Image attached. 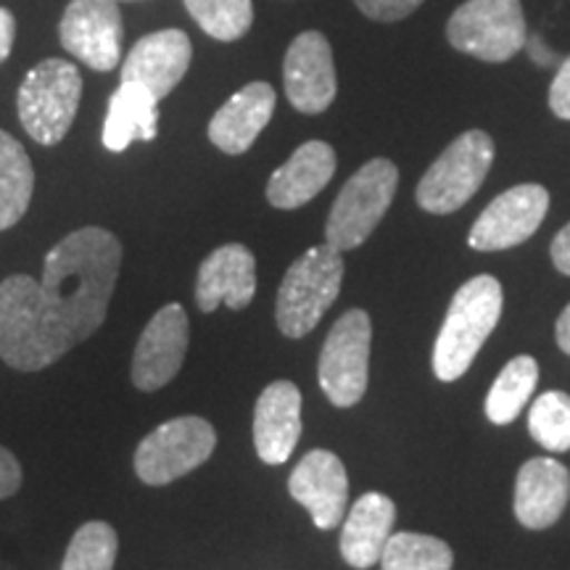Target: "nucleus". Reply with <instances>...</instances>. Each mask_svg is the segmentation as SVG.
<instances>
[{
  "label": "nucleus",
  "instance_id": "30",
  "mask_svg": "<svg viewBox=\"0 0 570 570\" xmlns=\"http://www.w3.org/2000/svg\"><path fill=\"white\" fill-rule=\"evenodd\" d=\"M550 109L554 117L570 122V56L560 63L558 75H554L550 85Z\"/></svg>",
  "mask_w": 570,
  "mask_h": 570
},
{
  "label": "nucleus",
  "instance_id": "8",
  "mask_svg": "<svg viewBox=\"0 0 570 570\" xmlns=\"http://www.w3.org/2000/svg\"><path fill=\"white\" fill-rule=\"evenodd\" d=\"M217 446L209 420L185 415L154 428L135 449V475L146 487H167L202 468Z\"/></svg>",
  "mask_w": 570,
  "mask_h": 570
},
{
  "label": "nucleus",
  "instance_id": "14",
  "mask_svg": "<svg viewBox=\"0 0 570 570\" xmlns=\"http://www.w3.org/2000/svg\"><path fill=\"white\" fill-rule=\"evenodd\" d=\"M288 491L309 512L320 531L338 529L348 508V475L344 462L327 449L306 452L288 479Z\"/></svg>",
  "mask_w": 570,
  "mask_h": 570
},
{
  "label": "nucleus",
  "instance_id": "6",
  "mask_svg": "<svg viewBox=\"0 0 570 570\" xmlns=\"http://www.w3.org/2000/svg\"><path fill=\"white\" fill-rule=\"evenodd\" d=\"M494 161V140L483 130H468L444 148L417 183L415 198L428 214H454L479 194Z\"/></svg>",
  "mask_w": 570,
  "mask_h": 570
},
{
  "label": "nucleus",
  "instance_id": "29",
  "mask_svg": "<svg viewBox=\"0 0 570 570\" xmlns=\"http://www.w3.org/2000/svg\"><path fill=\"white\" fill-rule=\"evenodd\" d=\"M354 3L367 19L389 24V21H402L410 13H415L423 6V0H354Z\"/></svg>",
  "mask_w": 570,
  "mask_h": 570
},
{
  "label": "nucleus",
  "instance_id": "4",
  "mask_svg": "<svg viewBox=\"0 0 570 570\" xmlns=\"http://www.w3.org/2000/svg\"><path fill=\"white\" fill-rule=\"evenodd\" d=\"M80 101V69L61 59L40 61L19 85L17 111L21 127L40 146H59L75 125Z\"/></svg>",
  "mask_w": 570,
  "mask_h": 570
},
{
  "label": "nucleus",
  "instance_id": "31",
  "mask_svg": "<svg viewBox=\"0 0 570 570\" xmlns=\"http://www.w3.org/2000/svg\"><path fill=\"white\" fill-rule=\"evenodd\" d=\"M21 481H24V475H21L19 460L13 458L9 449L0 446V502L17 494L21 489Z\"/></svg>",
  "mask_w": 570,
  "mask_h": 570
},
{
  "label": "nucleus",
  "instance_id": "11",
  "mask_svg": "<svg viewBox=\"0 0 570 570\" xmlns=\"http://www.w3.org/2000/svg\"><path fill=\"white\" fill-rule=\"evenodd\" d=\"M550 212V194L537 183H523L499 194L470 227L468 244L475 252H504L529 240Z\"/></svg>",
  "mask_w": 570,
  "mask_h": 570
},
{
  "label": "nucleus",
  "instance_id": "33",
  "mask_svg": "<svg viewBox=\"0 0 570 570\" xmlns=\"http://www.w3.org/2000/svg\"><path fill=\"white\" fill-rule=\"evenodd\" d=\"M552 262L562 275H570V223L554 235L552 240Z\"/></svg>",
  "mask_w": 570,
  "mask_h": 570
},
{
  "label": "nucleus",
  "instance_id": "1",
  "mask_svg": "<svg viewBox=\"0 0 570 570\" xmlns=\"http://www.w3.org/2000/svg\"><path fill=\"white\" fill-rule=\"evenodd\" d=\"M122 267V244L104 227L61 238L42 281L11 275L0 283V360L19 373L51 367L104 325Z\"/></svg>",
  "mask_w": 570,
  "mask_h": 570
},
{
  "label": "nucleus",
  "instance_id": "2",
  "mask_svg": "<svg viewBox=\"0 0 570 570\" xmlns=\"http://www.w3.org/2000/svg\"><path fill=\"white\" fill-rule=\"evenodd\" d=\"M499 317H502V285L497 277L479 275L460 285L433 346V373L439 381L452 383L468 373Z\"/></svg>",
  "mask_w": 570,
  "mask_h": 570
},
{
  "label": "nucleus",
  "instance_id": "5",
  "mask_svg": "<svg viewBox=\"0 0 570 570\" xmlns=\"http://www.w3.org/2000/svg\"><path fill=\"white\" fill-rule=\"evenodd\" d=\"M399 188V169L389 159H373L348 177L325 225V244L336 252H352L373 235L386 217Z\"/></svg>",
  "mask_w": 570,
  "mask_h": 570
},
{
  "label": "nucleus",
  "instance_id": "20",
  "mask_svg": "<svg viewBox=\"0 0 570 570\" xmlns=\"http://www.w3.org/2000/svg\"><path fill=\"white\" fill-rule=\"evenodd\" d=\"M333 175H336V151L325 140L304 142L269 177L267 202L275 209H298L309 204L333 180Z\"/></svg>",
  "mask_w": 570,
  "mask_h": 570
},
{
  "label": "nucleus",
  "instance_id": "3",
  "mask_svg": "<svg viewBox=\"0 0 570 570\" xmlns=\"http://www.w3.org/2000/svg\"><path fill=\"white\" fill-rule=\"evenodd\" d=\"M344 259L327 244L304 252L285 273L277 291L275 323L283 336L304 338L341 294Z\"/></svg>",
  "mask_w": 570,
  "mask_h": 570
},
{
  "label": "nucleus",
  "instance_id": "10",
  "mask_svg": "<svg viewBox=\"0 0 570 570\" xmlns=\"http://www.w3.org/2000/svg\"><path fill=\"white\" fill-rule=\"evenodd\" d=\"M122 13L119 0H71L59 21L61 46L96 71L122 61Z\"/></svg>",
  "mask_w": 570,
  "mask_h": 570
},
{
  "label": "nucleus",
  "instance_id": "15",
  "mask_svg": "<svg viewBox=\"0 0 570 570\" xmlns=\"http://www.w3.org/2000/svg\"><path fill=\"white\" fill-rule=\"evenodd\" d=\"M194 46L183 30H159L132 46L122 63V82L146 88L156 101L167 98L188 75Z\"/></svg>",
  "mask_w": 570,
  "mask_h": 570
},
{
  "label": "nucleus",
  "instance_id": "28",
  "mask_svg": "<svg viewBox=\"0 0 570 570\" xmlns=\"http://www.w3.org/2000/svg\"><path fill=\"white\" fill-rule=\"evenodd\" d=\"M529 431L537 444L550 452L570 449V396L566 391H547L529 410Z\"/></svg>",
  "mask_w": 570,
  "mask_h": 570
},
{
  "label": "nucleus",
  "instance_id": "13",
  "mask_svg": "<svg viewBox=\"0 0 570 570\" xmlns=\"http://www.w3.org/2000/svg\"><path fill=\"white\" fill-rule=\"evenodd\" d=\"M283 85L291 106L302 114H323L336 101L338 80L331 42L323 32H302L283 61Z\"/></svg>",
  "mask_w": 570,
  "mask_h": 570
},
{
  "label": "nucleus",
  "instance_id": "34",
  "mask_svg": "<svg viewBox=\"0 0 570 570\" xmlns=\"http://www.w3.org/2000/svg\"><path fill=\"white\" fill-rule=\"evenodd\" d=\"M554 333H558V344L566 354H570V304L562 309V315L558 320V327H554Z\"/></svg>",
  "mask_w": 570,
  "mask_h": 570
},
{
  "label": "nucleus",
  "instance_id": "19",
  "mask_svg": "<svg viewBox=\"0 0 570 570\" xmlns=\"http://www.w3.org/2000/svg\"><path fill=\"white\" fill-rule=\"evenodd\" d=\"M570 499V473L552 458H533L520 468L515 481V515L525 529L554 525Z\"/></svg>",
  "mask_w": 570,
  "mask_h": 570
},
{
  "label": "nucleus",
  "instance_id": "22",
  "mask_svg": "<svg viewBox=\"0 0 570 570\" xmlns=\"http://www.w3.org/2000/svg\"><path fill=\"white\" fill-rule=\"evenodd\" d=\"M159 135V101L146 88L122 82L109 98V114L104 122V146L111 154H122L135 140H154Z\"/></svg>",
  "mask_w": 570,
  "mask_h": 570
},
{
  "label": "nucleus",
  "instance_id": "21",
  "mask_svg": "<svg viewBox=\"0 0 570 570\" xmlns=\"http://www.w3.org/2000/svg\"><path fill=\"white\" fill-rule=\"evenodd\" d=\"M396 504L386 494H362L346 512L341 529V554L356 570L373 568L381 562L383 547L394 533Z\"/></svg>",
  "mask_w": 570,
  "mask_h": 570
},
{
  "label": "nucleus",
  "instance_id": "24",
  "mask_svg": "<svg viewBox=\"0 0 570 570\" xmlns=\"http://www.w3.org/2000/svg\"><path fill=\"white\" fill-rule=\"evenodd\" d=\"M539 383V365L529 354L515 356L504 365L502 373L487 396V417L494 425H510L533 394Z\"/></svg>",
  "mask_w": 570,
  "mask_h": 570
},
{
  "label": "nucleus",
  "instance_id": "18",
  "mask_svg": "<svg viewBox=\"0 0 570 570\" xmlns=\"http://www.w3.org/2000/svg\"><path fill=\"white\" fill-rule=\"evenodd\" d=\"M277 96L273 85L248 82L219 106L209 122V140L223 154L240 156L254 146L275 114Z\"/></svg>",
  "mask_w": 570,
  "mask_h": 570
},
{
  "label": "nucleus",
  "instance_id": "16",
  "mask_svg": "<svg viewBox=\"0 0 570 570\" xmlns=\"http://www.w3.org/2000/svg\"><path fill=\"white\" fill-rule=\"evenodd\" d=\"M256 294V259L244 244H225L206 256L196 277L198 309L212 315L219 304L240 312Z\"/></svg>",
  "mask_w": 570,
  "mask_h": 570
},
{
  "label": "nucleus",
  "instance_id": "32",
  "mask_svg": "<svg viewBox=\"0 0 570 570\" xmlns=\"http://www.w3.org/2000/svg\"><path fill=\"white\" fill-rule=\"evenodd\" d=\"M13 40H17V19L9 9L0 6V63L11 56Z\"/></svg>",
  "mask_w": 570,
  "mask_h": 570
},
{
  "label": "nucleus",
  "instance_id": "12",
  "mask_svg": "<svg viewBox=\"0 0 570 570\" xmlns=\"http://www.w3.org/2000/svg\"><path fill=\"white\" fill-rule=\"evenodd\" d=\"M190 325L180 304H167L142 327L132 354V383L138 391H159L180 373L188 354Z\"/></svg>",
  "mask_w": 570,
  "mask_h": 570
},
{
  "label": "nucleus",
  "instance_id": "27",
  "mask_svg": "<svg viewBox=\"0 0 570 570\" xmlns=\"http://www.w3.org/2000/svg\"><path fill=\"white\" fill-rule=\"evenodd\" d=\"M119 552V537L104 520L82 523L71 537L61 570H114Z\"/></svg>",
  "mask_w": 570,
  "mask_h": 570
},
{
  "label": "nucleus",
  "instance_id": "23",
  "mask_svg": "<svg viewBox=\"0 0 570 570\" xmlns=\"http://www.w3.org/2000/svg\"><path fill=\"white\" fill-rule=\"evenodd\" d=\"M35 169L24 146L0 130V233L9 230L30 209Z\"/></svg>",
  "mask_w": 570,
  "mask_h": 570
},
{
  "label": "nucleus",
  "instance_id": "25",
  "mask_svg": "<svg viewBox=\"0 0 570 570\" xmlns=\"http://www.w3.org/2000/svg\"><path fill=\"white\" fill-rule=\"evenodd\" d=\"M454 554L446 541L428 533H391L381 554L383 570H452Z\"/></svg>",
  "mask_w": 570,
  "mask_h": 570
},
{
  "label": "nucleus",
  "instance_id": "7",
  "mask_svg": "<svg viewBox=\"0 0 570 570\" xmlns=\"http://www.w3.org/2000/svg\"><path fill=\"white\" fill-rule=\"evenodd\" d=\"M446 40L454 51L487 63H504L529 42L520 0H465L449 17Z\"/></svg>",
  "mask_w": 570,
  "mask_h": 570
},
{
  "label": "nucleus",
  "instance_id": "9",
  "mask_svg": "<svg viewBox=\"0 0 570 570\" xmlns=\"http://www.w3.org/2000/svg\"><path fill=\"white\" fill-rule=\"evenodd\" d=\"M370 344L373 323L365 309H348L336 320L320 352V389L333 407L362 402L370 381Z\"/></svg>",
  "mask_w": 570,
  "mask_h": 570
},
{
  "label": "nucleus",
  "instance_id": "26",
  "mask_svg": "<svg viewBox=\"0 0 570 570\" xmlns=\"http://www.w3.org/2000/svg\"><path fill=\"white\" fill-rule=\"evenodd\" d=\"M196 24L219 42L240 40L252 30V0H183Z\"/></svg>",
  "mask_w": 570,
  "mask_h": 570
},
{
  "label": "nucleus",
  "instance_id": "17",
  "mask_svg": "<svg viewBox=\"0 0 570 570\" xmlns=\"http://www.w3.org/2000/svg\"><path fill=\"white\" fill-rule=\"evenodd\" d=\"M302 439V391L275 381L262 391L254 410V446L262 462L283 465Z\"/></svg>",
  "mask_w": 570,
  "mask_h": 570
}]
</instances>
